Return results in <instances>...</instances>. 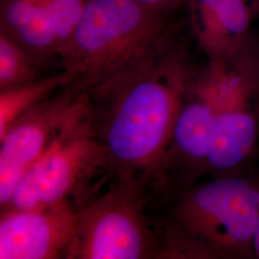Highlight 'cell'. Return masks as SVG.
Wrapping results in <instances>:
<instances>
[{"label":"cell","mask_w":259,"mask_h":259,"mask_svg":"<svg viewBox=\"0 0 259 259\" xmlns=\"http://www.w3.org/2000/svg\"><path fill=\"white\" fill-rule=\"evenodd\" d=\"M199 68L179 39L148 64L88 93L113 181L139 180L153 187Z\"/></svg>","instance_id":"6da1fadb"},{"label":"cell","mask_w":259,"mask_h":259,"mask_svg":"<svg viewBox=\"0 0 259 259\" xmlns=\"http://www.w3.org/2000/svg\"><path fill=\"white\" fill-rule=\"evenodd\" d=\"M178 13L135 0H91L59 57L69 87L89 93L156 59L180 39Z\"/></svg>","instance_id":"7a4b0ae2"},{"label":"cell","mask_w":259,"mask_h":259,"mask_svg":"<svg viewBox=\"0 0 259 259\" xmlns=\"http://www.w3.org/2000/svg\"><path fill=\"white\" fill-rule=\"evenodd\" d=\"M173 194L169 216L158 225L167 258L254 257L259 176L212 177Z\"/></svg>","instance_id":"3957f363"},{"label":"cell","mask_w":259,"mask_h":259,"mask_svg":"<svg viewBox=\"0 0 259 259\" xmlns=\"http://www.w3.org/2000/svg\"><path fill=\"white\" fill-rule=\"evenodd\" d=\"M111 176L107 152L93 130L90 98L80 101L47 150L21 178L4 209H33L94 196V181Z\"/></svg>","instance_id":"277c9868"},{"label":"cell","mask_w":259,"mask_h":259,"mask_svg":"<svg viewBox=\"0 0 259 259\" xmlns=\"http://www.w3.org/2000/svg\"><path fill=\"white\" fill-rule=\"evenodd\" d=\"M148 185L116 180L78 212L66 259L167 258L159 228L145 212Z\"/></svg>","instance_id":"5b68a950"},{"label":"cell","mask_w":259,"mask_h":259,"mask_svg":"<svg viewBox=\"0 0 259 259\" xmlns=\"http://www.w3.org/2000/svg\"><path fill=\"white\" fill-rule=\"evenodd\" d=\"M207 63L216 85L207 174H243L258 145L259 40L253 35L230 58Z\"/></svg>","instance_id":"8992f818"},{"label":"cell","mask_w":259,"mask_h":259,"mask_svg":"<svg viewBox=\"0 0 259 259\" xmlns=\"http://www.w3.org/2000/svg\"><path fill=\"white\" fill-rule=\"evenodd\" d=\"M215 110V80L206 63L199 68L178 114L154 187L173 194L207 174Z\"/></svg>","instance_id":"52a82bcc"},{"label":"cell","mask_w":259,"mask_h":259,"mask_svg":"<svg viewBox=\"0 0 259 259\" xmlns=\"http://www.w3.org/2000/svg\"><path fill=\"white\" fill-rule=\"evenodd\" d=\"M69 85L24 113L0 139V207L55 138L82 97Z\"/></svg>","instance_id":"ba28073f"},{"label":"cell","mask_w":259,"mask_h":259,"mask_svg":"<svg viewBox=\"0 0 259 259\" xmlns=\"http://www.w3.org/2000/svg\"><path fill=\"white\" fill-rule=\"evenodd\" d=\"M78 212L72 202L1 210L0 259L66 258L74 239Z\"/></svg>","instance_id":"9c48e42d"},{"label":"cell","mask_w":259,"mask_h":259,"mask_svg":"<svg viewBox=\"0 0 259 259\" xmlns=\"http://www.w3.org/2000/svg\"><path fill=\"white\" fill-rule=\"evenodd\" d=\"M188 24L207 60L227 59L253 36L255 0H187Z\"/></svg>","instance_id":"30bf717a"},{"label":"cell","mask_w":259,"mask_h":259,"mask_svg":"<svg viewBox=\"0 0 259 259\" xmlns=\"http://www.w3.org/2000/svg\"><path fill=\"white\" fill-rule=\"evenodd\" d=\"M50 0H0V31L16 38L42 65L58 59L48 22Z\"/></svg>","instance_id":"8fae6325"},{"label":"cell","mask_w":259,"mask_h":259,"mask_svg":"<svg viewBox=\"0 0 259 259\" xmlns=\"http://www.w3.org/2000/svg\"><path fill=\"white\" fill-rule=\"evenodd\" d=\"M72 83L64 70L0 91V139L24 113Z\"/></svg>","instance_id":"7c38bea8"},{"label":"cell","mask_w":259,"mask_h":259,"mask_svg":"<svg viewBox=\"0 0 259 259\" xmlns=\"http://www.w3.org/2000/svg\"><path fill=\"white\" fill-rule=\"evenodd\" d=\"M40 65L16 38L0 31V91L41 77Z\"/></svg>","instance_id":"4fadbf2b"},{"label":"cell","mask_w":259,"mask_h":259,"mask_svg":"<svg viewBox=\"0 0 259 259\" xmlns=\"http://www.w3.org/2000/svg\"><path fill=\"white\" fill-rule=\"evenodd\" d=\"M135 1L151 9H162L175 4L180 0H135Z\"/></svg>","instance_id":"5bb4252c"},{"label":"cell","mask_w":259,"mask_h":259,"mask_svg":"<svg viewBox=\"0 0 259 259\" xmlns=\"http://www.w3.org/2000/svg\"><path fill=\"white\" fill-rule=\"evenodd\" d=\"M253 253H254V257L259 259V216L255 234H254V240H253Z\"/></svg>","instance_id":"9a60e30c"},{"label":"cell","mask_w":259,"mask_h":259,"mask_svg":"<svg viewBox=\"0 0 259 259\" xmlns=\"http://www.w3.org/2000/svg\"><path fill=\"white\" fill-rule=\"evenodd\" d=\"M255 3H256V9H257V13L259 15V0H255Z\"/></svg>","instance_id":"2e32d148"},{"label":"cell","mask_w":259,"mask_h":259,"mask_svg":"<svg viewBox=\"0 0 259 259\" xmlns=\"http://www.w3.org/2000/svg\"><path fill=\"white\" fill-rule=\"evenodd\" d=\"M258 20H259V15H258Z\"/></svg>","instance_id":"e0dca14e"}]
</instances>
